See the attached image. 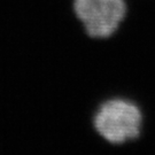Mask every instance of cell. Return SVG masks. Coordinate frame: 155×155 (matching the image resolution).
Here are the masks:
<instances>
[{
	"label": "cell",
	"instance_id": "1",
	"mask_svg": "<svg viewBox=\"0 0 155 155\" xmlns=\"http://www.w3.org/2000/svg\"><path fill=\"white\" fill-rule=\"evenodd\" d=\"M94 127L110 144H124L137 139L143 125V114L130 100L110 99L101 104L94 115Z\"/></svg>",
	"mask_w": 155,
	"mask_h": 155
},
{
	"label": "cell",
	"instance_id": "2",
	"mask_svg": "<svg viewBox=\"0 0 155 155\" xmlns=\"http://www.w3.org/2000/svg\"><path fill=\"white\" fill-rule=\"evenodd\" d=\"M74 8L86 33L93 38L110 37L127 14L125 0H75Z\"/></svg>",
	"mask_w": 155,
	"mask_h": 155
}]
</instances>
